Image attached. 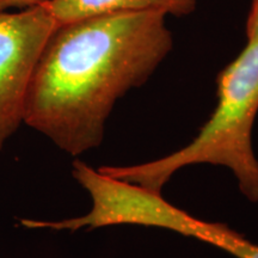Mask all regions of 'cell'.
<instances>
[{
    "label": "cell",
    "mask_w": 258,
    "mask_h": 258,
    "mask_svg": "<svg viewBox=\"0 0 258 258\" xmlns=\"http://www.w3.org/2000/svg\"><path fill=\"white\" fill-rule=\"evenodd\" d=\"M160 12H108L59 23L29 83L24 124L78 157L101 146L117 101L143 86L173 37Z\"/></svg>",
    "instance_id": "6da1fadb"
},
{
    "label": "cell",
    "mask_w": 258,
    "mask_h": 258,
    "mask_svg": "<svg viewBox=\"0 0 258 258\" xmlns=\"http://www.w3.org/2000/svg\"><path fill=\"white\" fill-rule=\"evenodd\" d=\"M217 106L191 143L176 152L148 163L101 166L116 178L163 191L177 171L190 165L225 166L237 178L241 194L258 202V160L252 129L258 112V41L247 40L239 55L217 78Z\"/></svg>",
    "instance_id": "7a4b0ae2"
},
{
    "label": "cell",
    "mask_w": 258,
    "mask_h": 258,
    "mask_svg": "<svg viewBox=\"0 0 258 258\" xmlns=\"http://www.w3.org/2000/svg\"><path fill=\"white\" fill-rule=\"evenodd\" d=\"M72 176L91 199V209L86 214L57 221L19 219V225L30 230L70 232L134 225L189 237L196 218L171 205L161 194L116 178L80 159L73 161Z\"/></svg>",
    "instance_id": "3957f363"
},
{
    "label": "cell",
    "mask_w": 258,
    "mask_h": 258,
    "mask_svg": "<svg viewBox=\"0 0 258 258\" xmlns=\"http://www.w3.org/2000/svg\"><path fill=\"white\" fill-rule=\"evenodd\" d=\"M57 24L44 4L0 11V152L24 124L29 83Z\"/></svg>",
    "instance_id": "277c9868"
},
{
    "label": "cell",
    "mask_w": 258,
    "mask_h": 258,
    "mask_svg": "<svg viewBox=\"0 0 258 258\" xmlns=\"http://www.w3.org/2000/svg\"><path fill=\"white\" fill-rule=\"evenodd\" d=\"M59 23L108 12H160L175 17L191 15L198 0H49L44 4Z\"/></svg>",
    "instance_id": "5b68a950"
},
{
    "label": "cell",
    "mask_w": 258,
    "mask_h": 258,
    "mask_svg": "<svg viewBox=\"0 0 258 258\" xmlns=\"http://www.w3.org/2000/svg\"><path fill=\"white\" fill-rule=\"evenodd\" d=\"M196 239L218 247L234 258H258V244L225 224L202 221Z\"/></svg>",
    "instance_id": "8992f818"
},
{
    "label": "cell",
    "mask_w": 258,
    "mask_h": 258,
    "mask_svg": "<svg viewBox=\"0 0 258 258\" xmlns=\"http://www.w3.org/2000/svg\"><path fill=\"white\" fill-rule=\"evenodd\" d=\"M245 31L247 40L258 41V0H251Z\"/></svg>",
    "instance_id": "52a82bcc"
},
{
    "label": "cell",
    "mask_w": 258,
    "mask_h": 258,
    "mask_svg": "<svg viewBox=\"0 0 258 258\" xmlns=\"http://www.w3.org/2000/svg\"><path fill=\"white\" fill-rule=\"evenodd\" d=\"M49 0H0V11H10L11 9L23 10L46 4Z\"/></svg>",
    "instance_id": "ba28073f"
}]
</instances>
